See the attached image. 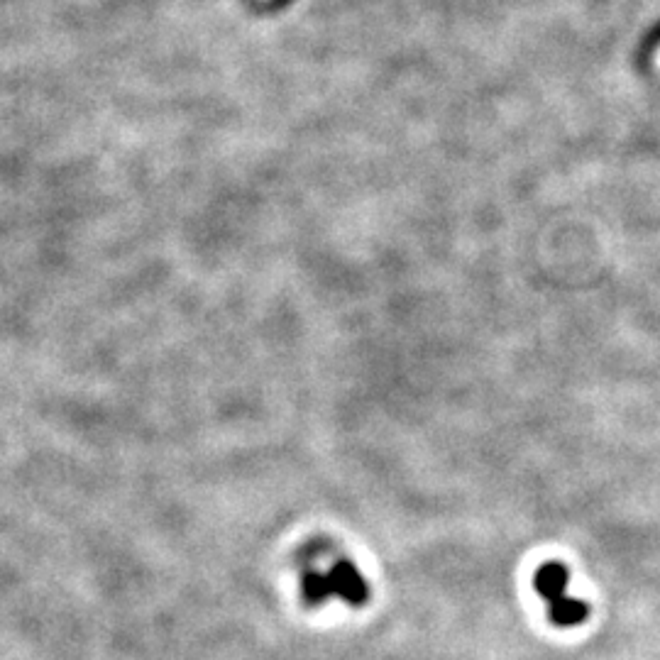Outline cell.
<instances>
[{"instance_id": "obj_1", "label": "cell", "mask_w": 660, "mask_h": 660, "mask_svg": "<svg viewBox=\"0 0 660 660\" xmlns=\"http://www.w3.org/2000/svg\"><path fill=\"white\" fill-rule=\"evenodd\" d=\"M328 582L333 594H340L352 607H362L370 599V587H367V582L362 580V575L350 560H338L333 570L328 572Z\"/></svg>"}, {"instance_id": "obj_4", "label": "cell", "mask_w": 660, "mask_h": 660, "mask_svg": "<svg viewBox=\"0 0 660 660\" xmlns=\"http://www.w3.org/2000/svg\"><path fill=\"white\" fill-rule=\"evenodd\" d=\"M301 587H304L306 602H311V604H321L323 599L333 597L328 575H321V572H308V575H304Z\"/></svg>"}, {"instance_id": "obj_2", "label": "cell", "mask_w": 660, "mask_h": 660, "mask_svg": "<svg viewBox=\"0 0 660 660\" xmlns=\"http://www.w3.org/2000/svg\"><path fill=\"white\" fill-rule=\"evenodd\" d=\"M570 582V570L565 568L560 560H548L533 575V590L538 592V597L546 599V602H555V599L565 597Z\"/></svg>"}, {"instance_id": "obj_3", "label": "cell", "mask_w": 660, "mask_h": 660, "mask_svg": "<svg viewBox=\"0 0 660 660\" xmlns=\"http://www.w3.org/2000/svg\"><path fill=\"white\" fill-rule=\"evenodd\" d=\"M548 616L555 626H560V629H572V626H580L582 621H587V616H590V604H587L585 599L568 597V594H565V597L555 599V602L548 604Z\"/></svg>"}]
</instances>
